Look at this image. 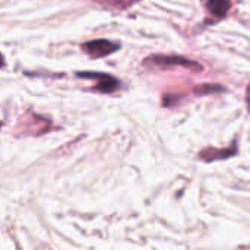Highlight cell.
Wrapping results in <instances>:
<instances>
[{
	"mask_svg": "<svg viewBox=\"0 0 250 250\" xmlns=\"http://www.w3.org/2000/svg\"><path fill=\"white\" fill-rule=\"evenodd\" d=\"M107 9H113V10H125L129 9L130 6H133L136 1L139 0H92Z\"/></svg>",
	"mask_w": 250,
	"mask_h": 250,
	"instance_id": "cell-7",
	"label": "cell"
},
{
	"mask_svg": "<svg viewBox=\"0 0 250 250\" xmlns=\"http://www.w3.org/2000/svg\"><path fill=\"white\" fill-rule=\"evenodd\" d=\"M144 66L145 67H151V69H173V67H183V69H188L190 72H202L204 70V66L196 62V60H192L189 57H185V56H176V54H152V56H148L145 60H144Z\"/></svg>",
	"mask_w": 250,
	"mask_h": 250,
	"instance_id": "cell-1",
	"label": "cell"
},
{
	"mask_svg": "<svg viewBox=\"0 0 250 250\" xmlns=\"http://www.w3.org/2000/svg\"><path fill=\"white\" fill-rule=\"evenodd\" d=\"M239 154V145L237 139L231 144L229 148H214V146H207L198 152V160L204 163H214V161H221V160H229L231 157H236Z\"/></svg>",
	"mask_w": 250,
	"mask_h": 250,
	"instance_id": "cell-4",
	"label": "cell"
},
{
	"mask_svg": "<svg viewBox=\"0 0 250 250\" xmlns=\"http://www.w3.org/2000/svg\"><path fill=\"white\" fill-rule=\"evenodd\" d=\"M227 88L220 85V83H201L193 88V94L198 97H205V95H212V94H221L226 92Z\"/></svg>",
	"mask_w": 250,
	"mask_h": 250,
	"instance_id": "cell-6",
	"label": "cell"
},
{
	"mask_svg": "<svg viewBox=\"0 0 250 250\" xmlns=\"http://www.w3.org/2000/svg\"><path fill=\"white\" fill-rule=\"evenodd\" d=\"M245 100H246V105H248V110L250 111V83L248 85V88H246V97H245Z\"/></svg>",
	"mask_w": 250,
	"mask_h": 250,
	"instance_id": "cell-8",
	"label": "cell"
},
{
	"mask_svg": "<svg viewBox=\"0 0 250 250\" xmlns=\"http://www.w3.org/2000/svg\"><path fill=\"white\" fill-rule=\"evenodd\" d=\"M78 78H83V79H92L95 81L94 85V91L101 92V94H111L116 92L117 89H120L122 82L108 75V73H92V72H81L78 73Z\"/></svg>",
	"mask_w": 250,
	"mask_h": 250,
	"instance_id": "cell-2",
	"label": "cell"
},
{
	"mask_svg": "<svg viewBox=\"0 0 250 250\" xmlns=\"http://www.w3.org/2000/svg\"><path fill=\"white\" fill-rule=\"evenodd\" d=\"M81 48L91 59H100V57H105V56L116 53L120 48V42L110 41L105 38H100V40H92V41L83 42L81 45Z\"/></svg>",
	"mask_w": 250,
	"mask_h": 250,
	"instance_id": "cell-3",
	"label": "cell"
},
{
	"mask_svg": "<svg viewBox=\"0 0 250 250\" xmlns=\"http://www.w3.org/2000/svg\"><path fill=\"white\" fill-rule=\"evenodd\" d=\"M1 66H3V56L0 54V67H1Z\"/></svg>",
	"mask_w": 250,
	"mask_h": 250,
	"instance_id": "cell-9",
	"label": "cell"
},
{
	"mask_svg": "<svg viewBox=\"0 0 250 250\" xmlns=\"http://www.w3.org/2000/svg\"><path fill=\"white\" fill-rule=\"evenodd\" d=\"M205 9L214 18V21H221L229 15L231 9V0H207Z\"/></svg>",
	"mask_w": 250,
	"mask_h": 250,
	"instance_id": "cell-5",
	"label": "cell"
}]
</instances>
